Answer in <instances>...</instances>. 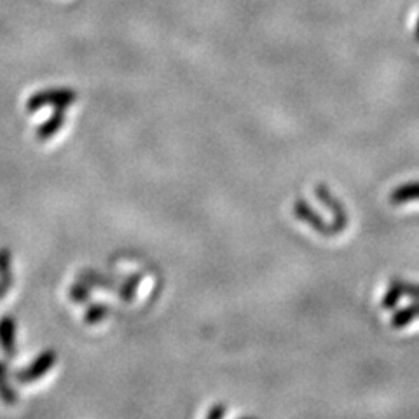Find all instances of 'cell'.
<instances>
[{
  "mask_svg": "<svg viewBox=\"0 0 419 419\" xmlns=\"http://www.w3.org/2000/svg\"><path fill=\"white\" fill-rule=\"evenodd\" d=\"M0 398L7 403V406H14L18 402V393L13 390L7 379V364L0 360Z\"/></svg>",
  "mask_w": 419,
  "mask_h": 419,
  "instance_id": "5b68a950",
  "label": "cell"
},
{
  "mask_svg": "<svg viewBox=\"0 0 419 419\" xmlns=\"http://www.w3.org/2000/svg\"><path fill=\"white\" fill-rule=\"evenodd\" d=\"M63 110L65 109H55V112H53L51 116L44 121V123L37 126L36 136L39 142H48L49 138H53V136H55L56 133L63 128V124H65Z\"/></svg>",
  "mask_w": 419,
  "mask_h": 419,
  "instance_id": "277c9868",
  "label": "cell"
},
{
  "mask_svg": "<svg viewBox=\"0 0 419 419\" xmlns=\"http://www.w3.org/2000/svg\"><path fill=\"white\" fill-rule=\"evenodd\" d=\"M11 290V285H7V283H2V281H0V300L4 299V297L7 295V292Z\"/></svg>",
  "mask_w": 419,
  "mask_h": 419,
  "instance_id": "30bf717a",
  "label": "cell"
},
{
  "mask_svg": "<svg viewBox=\"0 0 419 419\" xmlns=\"http://www.w3.org/2000/svg\"><path fill=\"white\" fill-rule=\"evenodd\" d=\"M0 280H14L11 271V251L6 246L0 249Z\"/></svg>",
  "mask_w": 419,
  "mask_h": 419,
  "instance_id": "ba28073f",
  "label": "cell"
},
{
  "mask_svg": "<svg viewBox=\"0 0 419 419\" xmlns=\"http://www.w3.org/2000/svg\"><path fill=\"white\" fill-rule=\"evenodd\" d=\"M68 297H70V299L74 300V303H77V304L87 303V300H89V297H91L89 285L84 283L82 280L75 281V283L70 287V290H68Z\"/></svg>",
  "mask_w": 419,
  "mask_h": 419,
  "instance_id": "52a82bcc",
  "label": "cell"
},
{
  "mask_svg": "<svg viewBox=\"0 0 419 419\" xmlns=\"http://www.w3.org/2000/svg\"><path fill=\"white\" fill-rule=\"evenodd\" d=\"M107 315H109V306H107V304L104 303L91 304V306L87 308L86 315H84V322L89 323V325H94V323L102 322Z\"/></svg>",
  "mask_w": 419,
  "mask_h": 419,
  "instance_id": "8992f818",
  "label": "cell"
},
{
  "mask_svg": "<svg viewBox=\"0 0 419 419\" xmlns=\"http://www.w3.org/2000/svg\"><path fill=\"white\" fill-rule=\"evenodd\" d=\"M0 348L7 358L16 357V320L6 315L0 318Z\"/></svg>",
  "mask_w": 419,
  "mask_h": 419,
  "instance_id": "3957f363",
  "label": "cell"
},
{
  "mask_svg": "<svg viewBox=\"0 0 419 419\" xmlns=\"http://www.w3.org/2000/svg\"><path fill=\"white\" fill-rule=\"evenodd\" d=\"M81 280L84 283H87L91 287V285H94V287H104V288H112L114 287V281H109L105 280L104 276H100V274L93 273V271H84L81 274Z\"/></svg>",
  "mask_w": 419,
  "mask_h": 419,
  "instance_id": "9c48e42d",
  "label": "cell"
},
{
  "mask_svg": "<svg viewBox=\"0 0 419 419\" xmlns=\"http://www.w3.org/2000/svg\"><path fill=\"white\" fill-rule=\"evenodd\" d=\"M77 100V93L68 87H49V89H42L33 93L26 102V110L30 114L39 112L42 107H55V109H67V107L74 105Z\"/></svg>",
  "mask_w": 419,
  "mask_h": 419,
  "instance_id": "6da1fadb",
  "label": "cell"
},
{
  "mask_svg": "<svg viewBox=\"0 0 419 419\" xmlns=\"http://www.w3.org/2000/svg\"><path fill=\"white\" fill-rule=\"evenodd\" d=\"M56 360H58V353H56L55 349H45V352H42L28 367L18 371L16 374H14V379L20 384L36 383V381L42 379V377L51 371L53 365L56 364Z\"/></svg>",
  "mask_w": 419,
  "mask_h": 419,
  "instance_id": "7a4b0ae2",
  "label": "cell"
}]
</instances>
